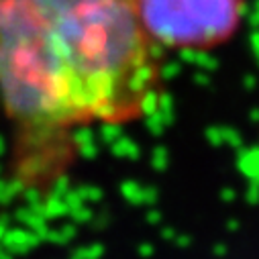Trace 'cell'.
I'll return each instance as SVG.
<instances>
[{"mask_svg":"<svg viewBox=\"0 0 259 259\" xmlns=\"http://www.w3.org/2000/svg\"><path fill=\"white\" fill-rule=\"evenodd\" d=\"M159 90L161 47L139 0H0V100L17 124H128Z\"/></svg>","mask_w":259,"mask_h":259,"instance_id":"1","label":"cell"},{"mask_svg":"<svg viewBox=\"0 0 259 259\" xmlns=\"http://www.w3.org/2000/svg\"><path fill=\"white\" fill-rule=\"evenodd\" d=\"M139 13L161 49L208 51L239 31L245 0H139Z\"/></svg>","mask_w":259,"mask_h":259,"instance_id":"2","label":"cell"}]
</instances>
